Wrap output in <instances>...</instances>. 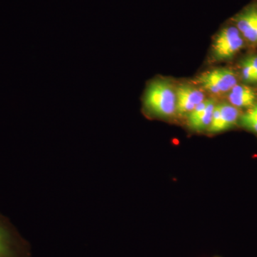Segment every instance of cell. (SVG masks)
I'll list each match as a JSON object with an SVG mask.
<instances>
[{"label":"cell","mask_w":257,"mask_h":257,"mask_svg":"<svg viewBox=\"0 0 257 257\" xmlns=\"http://www.w3.org/2000/svg\"><path fill=\"white\" fill-rule=\"evenodd\" d=\"M142 101L147 114L167 117L175 114L176 91L167 81L157 79L149 82Z\"/></svg>","instance_id":"cell-1"},{"label":"cell","mask_w":257,"mask_h":257,"mask_svg":"<svg viewBox=\"0 0 257 257\" xmlns=\"http://www.w3.org/2000/svg\"><path fill=\"white\" fill-rule=\"evenodd\" d=\"M0 257H31L30 243L0 213Z\"/></svg>","instance_id":"cell-2"},{"label":"cell","mask_w":257,"mask_h":257,"mask_svg":"<svg viewBox=\"0 0 257 257\" xmlns=\"http://www.w3.org/2000/svg\"><path fill=\"white\" fill-rule=\"evenodd\" d=\"M244 45V39L236 26L226 27L216 35L212 44V54L216 60L232 58Z\"/></svg>","instance_id":"cell-3"},{"label":"cell","mask_w":257,"mask_h":257,"mask_svg":"<svg viewBox=\"0 0 257 257\" xmlns=\"http://www.w3.org/2000/svg\"><path fill=\"white\" fill-rule=\"evenodd\" d=\"M198 82L213 94H220L229 92L237 84V77L231 69H215L201 74Z\"/></svg>","instance_id":"cell-4"},{"label":"cell","mask_w":257,"mask_h":257,"mask_svg":"<svg viewBox=\"0 0 257 257\" xmlns=\"http://www.w3.org/2000/svg\"><path fill=\"white\" fill-rule=\"evenodd\" d=\"M235 26L243 39L257 45V5H251L236 15Z\"/></svg>","instance_id":"cell-5"},{"label":"cell","mask_w":257,"mask_h":257,"mask_svg":"<svg viewBox=\"0 0 257 257\" xmlns=\"http://www.w3.org/2000/svg\"><path fill=\"white\" fill-rule=\"evenodd\" d=\"M176 111L189 114L196 106L204 101V94L200 89L182 84L176 89Z\"/></svg>","instance_id":"cell-6"},{"label":"cell","mask_w":257,"mask_h":257,"mask_svg":"<svg viewBox=\"0 0 257 257\" xmlns=\"http://www.w3.org/2000/svg\"><path fill=\"white\" fill-rule=\"evenodd\" d=\"M256 93L252 88L236 84L228 94L230 104L236 108H251L256 104Z\"/></svg>","instance_id":"cell-7"},{"label":"cell","mask_w":257,"mask_h":257,"mask_svg":"<svg viewBox=\"0 0 257 257\" xmlns=\"http://www.w3.org/2000/svg\"><path fill=\"white\" fill-rule=\"evenodd\" d=\"M214 107H215L214 101L212 99H208L205 109L202 111V114L199 115V117L189 123V126L195 130H203L209 127Z\"/></svg>","instance_id":"cell-8"},{"label":"cell","mask_w":257,"mask_h":257,"mask_svg":"<svg viewBox=\"0 0 257 257\" xmlns=\"http://www.w3.org/2000/svg\"><path fill=\"white\" fill-rule=\"evenodd\" d=\"M220 109L221 117L224 121L226 130L236 124L239 116V111L237 108L231 105V104H219Z\"/></svg>","instance_id":"cell-9"},{"label":"cell","mask_w":257,"mask_h":257,"mask_svg":"<svg viewBox=\"0 0 257 257\" xmlns=\"http://www.w3.org/2000/svg\"><path fill=\"white\" fill-rule=\"evenodd\" d=\"M243 126L250 131L257 133V104L251 106L241 117Z\"/></svg>","instance_id":"cell-10"}]
</instances>
